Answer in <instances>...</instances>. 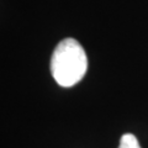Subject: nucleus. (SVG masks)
<instances>
[{"mask_svg": "<svg viewBox=\"0 0 148 148\" xmlns=\"http://www.w3.org/2000/svg\"><path fill=\"white\" fill-rule=\"evenodd\" d=\"M119 148H141L140 142L132 133H125L120 140Z\"/></svg>", "mask_w": 148, "mask_h": 148, "instance_id": "nucleus-2", "label": "nucleus"}, {"mask_svg": "<svg viewBox=\"0 0 148 148\" xmlns=\"http://www.w3.org/2000/svg\"><path fill=\"white\" fill-rule=\"evenodd\" d=\"M88 71L84 48L74 38H64L54 48L51 58V73L58 85L71 88L78 84Z\"/></svg>", "mask_w": 148, "mask_h": 148, "instance_id": "nucleus-1", "label": "nucleus"}]
</instances>
